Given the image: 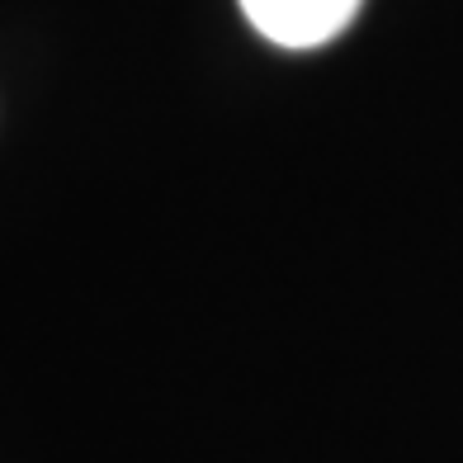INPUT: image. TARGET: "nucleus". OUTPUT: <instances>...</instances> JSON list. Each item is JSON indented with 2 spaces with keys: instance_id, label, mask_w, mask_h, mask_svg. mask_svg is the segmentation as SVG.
<instances>
[{
  "instance_id": "1",
  "label": "nucleus",
  "mask_w": 463,
  "mask_h": 463,
  "mask_svg": "<svg viewBox=\"0 0 463 463\" xmlns=\"http://www.w3.org/2000/svg\"><path fill=\"white\" fill-rule=\"evenodd\" d=\"M360 5L364 0H241V14L269 43L303 52V48H322L341 29H350Z\"/></svg>"
}]
</instances>
